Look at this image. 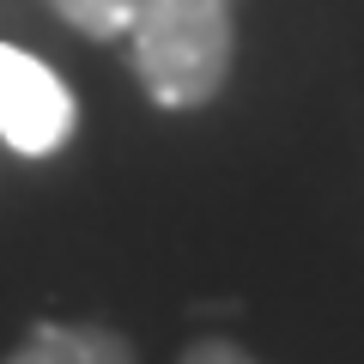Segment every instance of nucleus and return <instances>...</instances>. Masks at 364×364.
Wrapping results in <instances>:
<instances>
[{
	"instance_id": "obj_1",
	"label": "nucleus",
	"mask_w": 364,
	"mask_h": 364,
	"mask_svg": "<svg viewBox=\"0 0 364 364\" xmlns=\"http://www.w3.org/2000/svg\"><path fill=\"white\" fill-rule=\"evenodd\" d=\"M128 49L158 109H200L231 79L237 13L231 0H134Z\"/></svg>"
},
{
	"instance_id": "obj_2",
	"label": "nucleus",
	"mask_w": 364,
	"mask_h": 364,
	"mask_svg": "<svg viewBox=\"0 0 364 364\" xmlns=\"http://www.w3.org/2000/svg\"><path fill=\"white\" fill-rule=\"evenodd\" d=\"M73 122H79V104L61 85V73L43 55L0 43V140L18 158H49L67 146Z\"/></svg>"
},
{
	"instance_id": "obj_3",
	"label": "nucleus",
	"mask_w": 364,
	"mask_h": 364,
	"mask_svg": "<svg viewBox=\"0 0 364 364\" xmlns=\"http://www.w3.org/2000/svg\"><path fill=\"white\" fill-rule=\"evenodd\" d=\"M0 364H140V358L104 322H37Z\"/></svg>"
},
{
	"instance_id": "obj_5",
	"label": "nucleus",
	"mask_w": 364,
	"mask_h": 364,
	"mask_svg": "<svg viewBox=\"0 0 364 364\" xmlns=\"http://www.w3.org/2000/svg\"><path fill=\"white\" fill-rule=\"evenodd\" d=\"M176 364H261L255 352H243L237 340H219V334H207V340H195V346L182 352Z\"/></svg>"
},
{
	"instance_id": "obj_4",
	"label": "nucleus",
	"mask_w": 364,
	"mask_h": 364,
	"mask_svg": "<svg viewBox=\"0 0 364 364\" xmlns=\"http://www.w3.org/2000/svg\"><path fill=\"white\" fill-rule=\"evenodd\" d=\"M49 13L91 43H116V37H128L134 0H49Z\"/></svg>"
}]
</instances>
